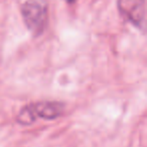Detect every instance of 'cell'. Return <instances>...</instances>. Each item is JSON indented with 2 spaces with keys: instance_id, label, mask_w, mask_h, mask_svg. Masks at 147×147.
<instances>
[{
  "instance_id": "3",
  "label": "cell",
  "mask_w": 147,
  "mask_h": 147,
  "mask_svg": "<svg viewBox=\"0 0 147 147\" xmlns=\"http://www.w3.org/2000/svg\"><path fill=\"white\" fill-rule=\"evenodd\" d=\"M33 119L42 118L45 120H53L61 116L63 111V106L57 102H41L27 106Z\"/></svg>"
},
{
  "instance_id": "2",
  "label": "cell",
  "mask_w": 147,
  "mask_h": 147,
  "mask_svg": "<svg viewBox=\"0 0 147 147\" xmlns=\"http://www.w3.org/2000/svg\"><path fill=\"white\" fill-rule=\"evenodd\" d=\"M121 15L136 26H141L145 20L144 0H118Z\"/></svg>"
},
{
  "instance_id": "4",
  "label": "cell",
  "mask_w": 147,
  "mask_h": 147,
  "mask_svg": "<svg viewBox=\"0 0 147 147\" xmlns=\"http://www.w3.org/2000/svg\"><path fill=\"white\" fill-rule=\"evenodd\" d=\"M67 2H69V3H71V2H74V1H75V0H67Z\"/></svg>"
},
{
  "instance_id": "1",
  "label": "cell",
  "mask_w": 147,
  "mask_h": 147,
  "mask_svg": "<svg viewBox=\"0 0 147 147\" xmlns=\"http://www.w3.org/2000/svg\"><path fill=\"white\" fill-rule=\"evenodd\" d=\"M47 12V0H26L21 8L25 25L34 35L41 34L45 30L49 17Z\"/></svg>"
}]
</instances>
